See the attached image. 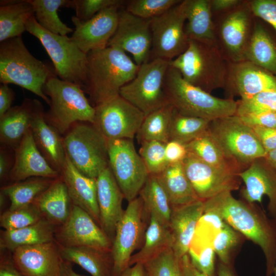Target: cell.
Listing matches in <instances>:
<instances>
[{
  "mask_svg": "<svg viewBox=\"0 0 276 276\" xmlns=\"http://www.w3.org/2000/svg\"><path fill=\"white\" fill-rule=\"evenodd\" d=\"M203 208L215 211L236 231L258 245L266 260V276L276 264V220L269 218L255 203L236 199L224 192L203 201Z\"/></svg>",
  "mask_w": 276,
  "mask_h": 276,
  "instance_id": "obj_1",
  "label": "cell"
},
{
  "mask_svg": "<svg viewBox=\"0 0 276 276\" xmlns=\"http://www.w3.org/2000/svg\"><path fill=\"white\" fill-rule=\"evenodd\" d=\"M86 81L83 90L94 107L117 97L121 88L135 77L139 65L123 51L107 47L87 54Z\"/></svg>",
  "mask_w": 276,
  "mask_h": 276,
  "instance_id": "obj_2",
  "label": "cell"
},
{
  "mask_svg": "<svg viewBox=\"0 0 276 276\" xmlns=\"http://www.w3.org/2000/svg\"><path fill=\"white\" fill-rule=\"evenodd\" d=\"M56 76L54 68L31 54L21 36L0 43L1 84L18 85L38 96L49 105L50 100L44 93L43 87L49 79Z\"/></svg>",
  "mask_w": 276,
  "mask_h": 276,
  "instance_id": "obj_3",
  "label": "cell"
},
{
  "mask_svg": "<svg viewBox=\"0 0 276 276\" xmlns=\"http://www.w3.org/2000/svg\"><path fill=\"white\" fill-rule=\"evenodd\" d=\"M168 102L179 113L212 121L236 114L238 101L219 98L186 81L169 66L164 81Z\"/></svg>",
  "mask_w": 276,
  "mask_h": 276,
  "instance_id": "obj_4",
  "label": "cell"
},
{
  "mask_svg": "<svg viewBox=\"0 0 276 276\" xmlns=\"http://www.w3.org/2000/svg\"><path fill=\"white\" fill-rule=\"evenodd\" d=\"M169 65L186 81L208 93L225 87L228 62L216 42L189 39L186 50L170 61Z\"/></svg>",
  "mask_w": 276,
  "mask_h": 276,
  "instance_id": "obj_5",
  "label": "cell"
},
{
  "mask_svg": "<svg viewBox=\"0 0 276 276\" xmlns=\"http://www.w3.org/2000/svg\"><path fill=\"white\" fill-rule=\"evenodd\" d=\"M43 92L50 100L45 119L60 135L65 134L76 123H94L95 108L79 85L56 76L46 82Z\"/></svg>",
  "mask_w": 276,
  "mask_h": 276,
  "instance_id": "obj_6",
  "label": "cell"
},
{
  "mask_svg": "<svg viewBox=\"0 0 276 276\" xmlns=\"http://www.w3.org/2000/svg\"><path fill=\"white\" fill-rule=\"evenodd\" d=\"M64 135L66 155L82 174L96 178L109 166L108 140L94 124L76 123Z\"/></svg>",
  "mask_w": 276,
  "mask_h": 276,
  "instance_id": "obj_7",
  "label": "cell"
},
{
  "mask_svg": "<svg viewBox=\"0 0 276 276\" xmlns=\"http://www.w3.org/2000/svg\"><path fill=\"white\" fill-rule=\"evenodd\" d=\"M26 31L40 41L52 61L57 77L75 83L83 89L86 81L87 54L77 46L71 37L44 29L38 24L34 16L28 20Z\"/></svg>",
  "mask_w": 276,
  "mask_h": 276,
  "instance_id": "obj_8",
  "label": "cell"
},
{
  "mask_svg": "<svg viewBox=\"0 0 276 276\" xmlns=\"http://www.w3.org/2000/svg\"><path fill=\"white\" fill-rule=\"evenodd\" d=\"M255 17L249 0L233 9L213 16L217 45L227 62L245 60Z\"/></svg>",
  "mask_w": 276,
  "mask_h": 276,
  "instance_id": "obj_9",
  "label": "cell"
},
{
  "mask_svg": "<svg viewBox=\"0 0 276 276\" xmlns=\"http://www.w3.org/2000/svg\"><path fill=\"white\" fill-rule=\"evenodd\" d=\"M208 130L226 154L243 170L266 155L251 127L236 114L211 121Z\"/></svg>",
  "mask_w": 276,
  "mask_h": 276,
  "instance_id": "obj_10",
  "label": "cell"
},
{
  "mask_svg": "<svg viewBox=\"0 0 276 276\" xmlns=\"http://www.w3.org/2000/svg\"><path fill=\"white\" fill-rule=\"evenodd\" d=\"M169 61L150 59L140 66L133 79L123 86L119 95L145 116L168 104L164 81Z\"/></svg>",
  "mask_w": 276,
  "mask_h": 276,
  "instance_id": "obj_11",
  "label": "cell"
},
{
  "mask_svg": "<svg viewBox=\"0 0 276 276\" xmlns=\"http://www.w3.org/2000/svg\"><path fill=\"white\" fill-rule=\"evenodd\" d=\"M109 167L128 202L139 195L149 173L133 140H108Z\"/></svg>",
  "mask_w": 276,
  "mask_h": 276,
  "instance_id": "obj_12",
  "label": "cell"
},
{
  "mask_svg": "<svg viewBox=\"0 0 276 276\" xmlns=\"http://www.w3.org/2000/svg\"><path fill=\"white\" fill-rule=\"evenodd\" d=\"M143 202L140 196L128 202L116 226L110 255L112 276H119L129 267L133 252L143 243L146 228Z\"/></svg>",
  "mask_w": 276,
  "mask_h": 276,
  "instance_id": "obj_13",
  "label": "cell"
},
{
  "mask_svg": "<svg viewBox=\"0 0 276 276\" xmlns=\"http://www.w3.org/2000/svg\"><path fill=\"white\" fill-rule=\"evenodd\" d=\"M186 6V0L181 1L162 15L150 19L152 37L150 59L158 58L170 61L186 50L189 39L185 32Z\"/></svg>",
  "mask_w": 276,
  "mask_h": 276,
  "instance_id": "obj_14",
  "label": "cell"
},
{
  "mask_svg": "<svg viewBox=\"0 0 276 276\" xmlns=\"http://www.w3.org/2000/svg\"><path fill=\"white\" fill-rule=\"evenodd\" d=\"M94 124L107 140L136 136L145 114L120 95L95 106Z\"/></svg>",
  "mask_w": 276,
  "mask_h": 276,
  "instance_id": "obj_15",
  "label": "cell"
},
{
  "mask_svg": "<svg viewBox=\"0 0 276 276\" xmlns=\"http://www.w3.org/2000/svg\"><path fill=\"white\" fill-rule=\"evenodd\" d=\"M185 173L197 198L205 201L224 192L238 190V174L209 165L190 153L182 162Z\"/></svg>",
  "mask_w": 276,
  "mask_h": 276,
  "instance_id": "obj_16",
  "label": "cell"
},
{
  "mask_svg": "<svg viewBox=\"0 0 276 276\" xmlns=\"http://www.w3.org/2000/svg\"><path fill=\"white\" fill-rule=\"evenodd\" d=\"M152 44L150 19L119 10L118 27L107 47L130 53L135 63L140 66L149 60Z\"/></svg>",
  "mask_w": 276,
  "mask_h": 276,
  "instance_id": "obj_17",
  "label": "cell"
},
{
  "mask_svg": "<svg viewBox=\"0 0 276 276\" xmlns=\"http://www.w3.org/2000/svg\"><path fill=\"white\" fill-rule=\"evenodd\" d=\"M62 225L58 233L61 245L110 252L111 240L91 216L78 206L73 204L68 218Z\"/></svg>",
  "mask_w": 276,
  "mask_h": 276,
  "instance_id": "obj_18",
  "label": "cell"
},
{
  "mask_svg": "<svg viewBox=\"0 0 276 276\" xmlns=\"http://www.w3.org/2000/svg\"><path fill=\"white\" fill-rule=\"evenodd\" d=\"M114 6L99 12L87 20L72 17L75 30L72 41L84 53L106 48L118 25L119 8Z\"/></svg>",
  "mask_w": 276,
  "mask_h": 276,
  "instance_id": "obj_19",
  "label": "cell"
},
{
  "mask_svg": "<svg viewBox=\"0 0 276 276\" xmlns=\"http://www.w3.org/2000/svg\"><path fill=\"white\" fill-rule=\"evenodd\" d=\"M274 89H276L275 75L249 61L228 62L224 89L228 98L238 96L241 99H246L261 92Z\"/></svg>",
  "mask_w": 276,
  "mask_h": 276,
  "instance_id": "obj_20",
  "label": "cell"
},
{
  "mask_svg": "<svg viewBox=\"0 0 276 276\" xmlns=\"http://www.w3.org/2000/svg\"><path fill=\"white\" fill-rule=\"evenodd\" d=\"M238 175L244 183L241 190L243 200L262 204L263 196H267L269 213L276 220V171L264 157L255 159Z\"/></svg>",
  "mask_w": 276,
  "mask_h": 276,
  "instance_id": "obj_21",
  "label": "cell"
},
{
  "mask_svg": "<svg viewBox=\"0 0 276 276\" xmlns=\"http://www.w3.org/2000/svg\"><path fill=\"white\" fill-rule=\"evenodd\" d=\"M12 261L24 276H59L62 258L53 242L18 247Z\"/></svg>",
  "mask_w": 276,
  "mask_h": 276,
  "instance_id": "obj_22",
  "label": "cell"
},
{
  "mask_svg": "<svg viewBox=\"0 0 276 276\" xmlns=\"http://www.w3.org/2000/svg\"><path fill=\"white\" fill-rule=\"evenodd\" d=\"M96 183L100 227L111 240L124 211V196L109 166L99 174Z\"/></svg>",
  "mask_w": 276,
  "mask_h": 276,
  "instance_id": "obj_23",
  "label": "cell"
},
{
  "mask_svg": "<svg viewBox=\"0 0 276 276\" xmlns=\"http://www.w3.org/2000/svg\"><path fill=\"white\" fill-rule=\"evenodd\" d=\"M59 176L60 173L50 165L38 149L30 129L14 148L9 178L18 182L32 177L55 179Z\"/></svg>",
  "mask_w": 276,
  "mask_h": 276,
  "instance_id": "obj_24",
  "label": "cell"
},
{
  "mask_svg": "<svg viewBox=\"0 0 276 276\" xmlns=\"http://www.w3.org/2000/svg\"><path fill=\"white\" fill-rule=\"evenodd\" d=\"M31 130L35 144L50 165L60 173L66 159L62 137L45 120L41 103L34 99Z\"/></svg>",
  "mask_w": 276,
  "mask_h": 276,
  "instance_id": "obj_25",
  "label": "cell"
},
{
  "mask_svg": "<svg viewBox=\"0 0 276 276\" xmlns=\"http://www.w3.org/2000/svg\"><path fill=\"white\" fill-rule=\"evenodd\" d=\"M168 227L172 238V249L181 259L188 254L196 227L203 214V201L172 206Z\"/></svg>",
  "mask_w": 276,
  "mask_h": 276,
  "instance_id": "obj_26",
  "label": "cell"
},
{
  "mask_svg": "<svg viewBox=\"0 0 276 276\" xmlns=\"http://www.w3.org/2000/svg\"><path fill=\"white\" fill-rule=\"evenodd\" d=\"M60 175L66 186L73 203L85 211L100 226L96 178L88 177L80 172L67 156Z\"/></svg>",
  "mask_w": 276,
  "mask_h": 276,
  "instance_id": "obj_27",
  "label": "cell"
},
{
  "mask_svg": "<svg viewBox=\"0 0 276 276\" xmlns=\"http://www.w3.org/2000/svg\"><path fill=\"white\" fill-rule=\"evenodd\" d=\"M34 99L25 98L20 105L11 107L0 118V141L15 148L31 129Z\"/></svg>",
  "mask_w": 276,
  "mask_h": 276,
  "instance_id": "obj_28",
  "label": "cell"
},
{
  "mask_svg": "<svg viewBox=\"0 0 276 276\" xmlns=\"http://www.w3.org/2000/svg\"><path fill=\"white\" fill-rule=\"evenodd\" d=\"M71 201L66 186L60 175L32 203L51 223L62 224L70 214Z\"/></svg>",
  "mask_w": 276,
  "mask_h": 276,
  "instance_id": "obj_29",
  "label": "cell"
},
{
  "mask_svg": "<svg viewBox=\"0 0 276 276\" xmlns=\"http://www.w3.org/2000/svg\"><path fill=\"white\" fill-rule=\"evenodd\" d=\"M0 42L21 36L29 19L34 16L30 0L0 1Z\"/></svg>",
  "mask_w": 276,
  "mask_h": 276,
  "instance_id": "obj_30",
  "label": "cell"
},
{
  "mask_svg": "<svg viewBox=\"0 0 276 276\" xmlns=\"http://www.w3.org/2000/svg\"><path fill=\"white\" fill-rule=\"evenodd\" d=\"M187 24L185 32L189 39L216 42L210 0H186Z\"/></svg>",
  "mask_w": 276,
  "mask_h": 276,
  "instance_id": "obj_31",
  "label": "cell"
},
{
  "mask_svg": "<svg viewBox=\"0 0 276 276\" xmlns=\"http://www.w3.org/2000/svg\"><path fill=\"white\" fill-rule=\"evenodd\" d=\"M59 253L63 260L78 264L91 276H112V261L110 252L88 247L61 245Z\"/></svg>",
  "mask_w": 276,
  "mask_h": 276,
  "instance_id": "obj_32",
  "label": "cell"
},
{
  "mask_svg": "<svg viewBox=\"0 0 276 276\" xmlns=\"http://www.w3.org/2000/svg\"><path fill=\"white\" fill-rule=\"evenodd\" d=\"M245 60L249 61L276 76V43L268 32L255 17Z\"/></svg>",
  "mask_w": 276,
  "mask_h": 276,
  "instance_id": "obj_33",
  "label": "cell"
},
{
  "mask_svg": "<svg viewBox=\"0 0 276 276\" xmlns=\"http://www.w3.org/2000/svg\"><path fill=\"white\" fill-rule=\"evenodd\" d=\"M157 176L172 206L199 200L185 173L182 163L169 164Z\"/></svg>",
  "mask_w": 276,
  "mask_h": 276,
  "instance_id": "obj_34",
  "label": "cell"
},
{
  "mask_svg": "<svg viewBox=\"0 0 276 276\" xmlns=\"http://www.w3.org/2000/svg\"><path fill=\"white\" fill-rule=\"evenodd\" d=\"M149 216V223L141 248L131 257L129 266L136 263L144 264L163 251L172 248V238L168 226L154 215Z\"/></svg>",
  "mask_w": 276,
  "mask_h": 276,
  "instance_id": "obj_35",
  "label": "cell"
},
{
  "mask_svg": "<svg viewBox=\"0 0 276 276\" xmlns=\"http://www.w3.org/2000/svg\"><path fill=\"white\" fill-rule=\"evenodd\" d=\"M185 145L188 153L209 165L238 174L244 170L226 154L208 130Z\"/></svg>",
  "mask_w": 276,
  "mask_h": 276,
  "instance_id": "obj_36",
  "label": "cell"
},
{
  "mask_svg": "<svg viewBox=\"0 0 276 276\" xmlns=\"http://www.w3.org/2000/svg\"><path fill=\"white\" fill-rule=\"evenodd\" d=\"M52 223L42 218L22 228L1 231V247L13 251L20 247L52 242L54 229Z\"/></svg>",
  "mask_w": 276,
  "mask_h": 276,
  "instance_id": "obj_37",
  "label": "cell"
},
{
  "mask_svg": "<svg viewBox=\"0 0 276 276\" xmlns=\"http://www.w3.org/2000/svg\"><path fill=\"white\" fill-rule=\"evenodd\" d=\"M139 196L142 199L144 211L168 226L172 208L157 175L149 174Z\"/></svg>",
  "mask_w": 276,
  "mask_h": 276,
  "instance_id": "obj_38",
  "label": "cell"
},
{
  "mask_svg": "<svg viewBox=\"0 0 276 276\" xmlns=\"http://www.w3.org/2000/svg\"><path fill=\"white\" fill-rule=\"evenodd\" d=\"M174 110L169 103L145 116L136 134L140 143L156 141L167 143L169 141V128Z\"/></svg>",
  "mask_w": 276,
  "mask_h": 276,
  "instance_id": "obj_39",
  "label": "cell"
},
{
  "mask_svg": "<svg viewBox=\"0 0 276 276\" xmlns=\"http://www.w3.org/2000/svg\"><path fill=\"white\" fill-rule=\"evenodd\" d=\"M55 179L32 177L6 186L2 188L1 192L10 201L9 210H14L32 204Z\"/></svg>",
  "mask_w": 276,
  "mask_h": 276,
  "instance_id": "obj_40",
  "label": "cell"
},
{
  "mask_svg": "<svg viewBox=\"0 0 276 276\" xmlns=\"http://www.w3.org/2000/svg\"><path fill=\"white\" fill-rule=\"evenodd\" d=\"M33 6L34 17L44 29L54 34L67 36L73 29L64 24L57 11L62 7L68 8L70 0H30Z\"/></svg>",
  "mask_w": 276,
  "mask_h": 276,
  "instance_id": "obj_41",
  "label": "cell"
},
{
  "mask_svg": "<svg viewBox=\"0 0 276 276\" xmlns=\"http://www.w3.org/2000/svg\"><path fill=\"white\" fill-rule=\"evenodd\" d=\"M210 122L182 114L174 108L169 128V141L186 144L208 131Z\"/></svg>",
  "mask_w": 276,
  "mask_h": 276,
  "instance_id": "obj_42",
  "label": "cell"
},
{
  "mask_svg": "<svg viewBox=\"0 0 276 276\" xmlns=\"http://www.w3.org/2000/svg\"><path fill=\"white\" fill-rule=\"evenodd\" d=\"M213 238L195 231L188 255L194 266L207 276H215Z\"/></svg>",
  "mask_w": 276,
  "mask_h": 276,
  "instance_id": "obj_43",
  "label": "cell"
},
{
  "mask_svg": "<svg viewBox=\"0 0 276 276\" xmlns=\"http://www.w3.org/2000/svg\"><path fill=\"white\" fill-rule=\"evenodd\" d=\"M242 236L241 234L225 222L212 241L213 248L220 262L232 264L233 253L241 243Z\"/></svg>",
  "mask_w": 276,
  "mask_h": 276,
  "instance_id": "obj_44",
  "label": "cell"
},
{
  "mask_svg": "<svg viewBox=\"0 0 276 276\" xmlns=\"http://www.w3.org/2000/svg\"><path fill=\"white\" fill-rule=\"evenodd\" d=\"M41 215L32 203L6 211L1 216L0 224L5 230L18 229L36 223L42 219Z\"/></svg>",
  "mask_w": 276,
  "mask_h": 276,
  "instance_id": "obj_45",
  "label": "cell"
},
{
  "mask_svg": "<svg viewBox=\"0 0 276 276\" xmlns=\"http://www.w3.org/2000/svg\"><path fill=\"white\" fill-rule=\"evenodd\" d=\"M139 154L147 169L149 174L157 175L169 165L165 155L166 143L148 141L141 143Z\"/></svg>",
  "mask_w": 276,
  "mask_h": 276,
  "instance_id": "obj_46",
  "label": "cell"
},
{
  "mask_svg": "<svg viewBox=\"0 0 276 276\" xmlns=\"http://www.w3.org/2000/svg\"><path fill=\"white\" fill-rule=\"evenodd\" d=\"M148 276H182L180 259L167 249L144 264Z\"/></svg>",
  "mask_w": 276,
  "mask_h": 276,
  "instance_id": "obj_47",
  "label": "cell"
},
{
  "mask_svg": "<svg viewBox=\"0 0 276 276\" xmlns=\"http://www.w3.org/2000/svg\"><path fill=\"white\" fill-rule=\"evenodd\" d=\"M180 0H132L127 5L126 10L145 19L159 16L180 3Z\"/></svg>",
  "mask_w": 276,
  "mask_h": 276,
  "instance_id": "obj_48",
  "label": "cell"
},
{
  "mask_svg": "<svg viewBox=\"0 0 276 276\" xmlns=\"http://www.w3.org/2000/svg\"><path fill=\"white\" fill-rule=\"evenodd\" d=\"M236 115L261 112L276 113V89L266 90L251 98L240 99Z\"/></svg>",
  "mask_w": 276,
  "mask_h": 276,
  "instance_id": "obj_49",
  "label": "cell"
},
{
  "mask_svg": "<svg viewBox=\"0 0 276 276\" xmlns=\"http://www.w3.org/2000/svg\"><path fill=\"white\" fill-rule=\"evenodd\" d=\"M121 0H70L68 8L75 10L76 16L81 20H87L109 7L121 6Z\"/></svg>",
  "mask_w": 276,
  "mask_h": 276,
  "instance_id": "obj_50",
  "label": "cell"
},
{
  "mask_svg": "<svg viewBox=\"0 0 276 276\" xmlns=\"http://www.w3.org/2000/svg\"><path fill=\"white\" fill-rule=\"evenodd\" d=\"M255 17L270 25L276 32V0H249Z\"/></svg>",
  "mask_w": 276,
  "mask_h": 276,
  "instance_id": "obj_51",
  "label": "cell"
},
{
  "mask_svg": "<svg viewBox=\"0 0 276 276\" xmlns=\"http://www.w3.org/2000/svg\"><path fill=\"white\" fill-rule=\"evenodd\" d=\"M241 120L250 127L276 128V113L261 112L238 116Z\"/></svg>",
  "mask_w": 276,
  "mask_h": 276,
  "instance_id": "obj_52",
  "label": "cell"
},
{
  "mask_svg": "<svg viewBox=\"0 0 276 276\" xmlns=\"http://www.w3.org/2000/svg\"><path fill=\"white\" fill-rule=\"evenodd\" d=\"M266 153L276 149V128L251 127Z\"/></svg>",
  "mask_w": 276,
  "mask_h": 276,
  "instance_id": "obj_53",
  "label": "cell"
},
{
  "mask_svg": "<svg viewBox=\"0 0 276 276\" xmlns=\"http://www.w3.org/2000/svg\"><path fill=\"white\" fill-rule=\"evenodd\" d=\"M185 144L170 140L165 144V155L169 164L182 163L188 155Z\"/></svg>",
  "mask_w": 276,
  "mask_h": 276,
  "instance_id": "obj_54",
  "label": "cell"
},
{
  "mask_svg": "<svg viewBox=\"0 0 276 276\" xmlns=\"http://www.w3.org/2000/svg\"><path fill=\"white\" fill-rule=\"evenodd\" d=\"M15 98V93L8 84H1L0 86V118L11 107Z\"/></svg>",
  "mask_w": 276,
  "mask_h": 276,
  "instance_id": "obj_55",
  "label": "cell"
},
{
  "mask_svg": "<svg viewBox=\"0 0 276 276\" xmlns=\"http://www.w3.org/2000/svg\"><path fill=\"white\" fill-rule=\"evenodd\" d=\"M213 16L226 12L240 5L243 0H210Z\"/></svg>",
  "mask_w": 276,
  "mask_h": 276,
  "instance_id": "obj_56",
  "label": "cell"
},
{
  "mask_svg": "<svg viewBox=\"0 0 276 276\" xmlns=\"http://www.w3.org/2000/svg\"><path fill=\"white\" fill-rule=\"evenodd\" d=\"M180 265L182 276H207L194 266L188 254L180 259Z\"/></svg>",
  "mask_w": 276,
  "mask_h": 276,
  "instance_id": "obj_57",
  "label": "cell"
},
{
  "mask_svg": "<svg viewBox=\"0 0 276 276\" xmlns=\"http://www.w3.org/2000/svg\"><path fill=\"white\" fill-rule=\"evenodd\" d=\"M6 150L1 148L0 152V177L3 179L7 175L9 176L10 172L13 166L10 164V160Z\"/></svg>",
  "mask_w": 276,
  "mask_h": 276,
  "instance_id": "obj_58",
  "label": "cell"
},
{
  "mask_svg": "<svg viewBox=\"0 0 276 276\" xmlns=\"http://www.w3.org/2000/svg\"><path fill=\"white\" fill-rule=\"evenodd\" d=\"M0 276H24L16 268L12 261L1 260Z\"/></svg>",
  "mask_w": 276,
  "mask_h": 276,
  "instance_id": "obj_59",
  "label": "cell"
},
{
  "mask_svg": "<svg viewBox=\"0 0 276 276\" xmlns=\"http://www.w3.org/2000/svg\"><path fill=\"white\" fill-rule=\"evenodd\" d=\"M119 276H148L144 264L136 263L129 266Z\"/></svg>",
  "mask_w": 276,
  "mask_h": 276,
  "instance_id": "obj_60",
  "label": "cell"
},
{
  "mask_svg": "<svg viewBox=\"0 0 276 276\" xmlns=\"http://www.w3.org/2000/svg\"><path fill=\"white\" fill-rule=\"evenodd\" d=\"M217 276H237L232 264H226L220 261L218 265Z\"/></svg>",
  "mask_w": 276,
  "mask_h": 276,
  "instance_id": "obj_61",
  "label": "cell"
},
{
  "mask_svg": "<svg viewBox=\"0 0 276 276\" xmlns=\"http://www.w3.org/2000/svg\"><path fill=\"white\" fill-rule=\"evenodd\" d=\"M59 276H83L76 272L73 269L70 262L61 260Z\"/></svg>",
  "mask_w": 276,
  "mask_h": 276,
  "instance_id": "obj_62",
  "label": "cell"
},
{
  "mask_svg": "<svg viewBox=\"0 0 276 276\" xmlns=\"http://www.w3.org/2000/svg\"><path fill=\"white\" fill-rule=\"evenodd\" d=\"M264 158L276 171V149L266 153Z\"/></svg>",
  "mask_w": 276,
  "mask_h": 276,
  "instance_id": "obj_63",
  "label": "cell"
},
{
  "mask_svg": "<svg viewBox=\"0 0 276 276\" xmlns=\"http://www.w3.org/2000/svg\"><path fill=\"white\" fill-rule=\"evenodd\" d=\"M273 274H274V276H276V264L274 268V271Z\"/></svg>",
  "mask_w": 276,
  "mask_h": 276,
  "instance_id": "obj_64",
  "label": "cell"
}]
</instances>
